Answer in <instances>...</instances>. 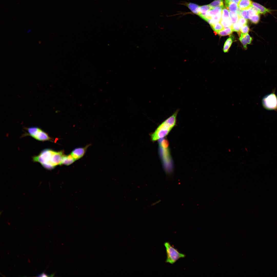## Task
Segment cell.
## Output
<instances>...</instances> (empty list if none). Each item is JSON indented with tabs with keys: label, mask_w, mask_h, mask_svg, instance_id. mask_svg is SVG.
<instances>
[{
	"label": "cell",
	"mask_w": 277,
	"mask_h": 277,
	"mask_svg": "<svg viewBox=\"0 0 277 277\" xmlns=\"http://www.w3.org/2000/svg\"><path fill=\"white\" fill-rule=\"evenodd\" d=\"M178 111V110L176 111L158 126L151 135L153 141H156L163 138L168 134L176 125Z\"/></svg>",
	"instance_id": "obj_1"
},
{
	"label": "cell",
	"mask_w": 277,
	"mask_h": 277,
	"mask_svg": "<svg viewBox=\"0 0 277 277\" xmlns=\"http://www.w3.org/2000/svg\"><path fill=\"white\" fill-rule=\"evenodd\" d=\"M164 245L165 248L166 255V263L173 264L180 259L185 256V254L179 252L169 242H165Z\"/></svg>",
	"instance_id": "obj_2"
},
{
	"label": "cell",
	"mask_w": 277,
	"mask_h": 277,
	"mask_svg": "<svg viewBox=\"0 0 277 277\" xmlns=\"http://www.w3.org/2000/svg\"><path fill=\"white\" fill-rule=\"evenodd\" d=\"M54 151L49 149L43 150L38 155L33 157V161L40 163L44 167L50 166H54L50 163L52 156Z\"/></svg>",
	"instance_id": "obj_3"
},
{
	"label": "cell",
	"mask_w": 277,
	"mask_h": 277,
	"mask_svg": "<svg viewBox=\"0 0 277 277\" xmlns=\"http://www.w3.org/2000/svg\"><path fill=\"white\" fill-rule=\"evenodd\" d=\"M275 90L271 93L264 96L262 100L263 107L269 110L277 111V96L275 93Z\"/></svg>",
	"instance_id": "obj_4"
},
{
	"label": "cell",
	"mask_w": 277,
	"mask_h": 277,
	"mask_svg": "<svg viewBox=\"0 0 277 277\" xmlns=\"http://www.w3.org/2000/svg\"><path fill=\"white\" fill-rule=\"evenodd\" d=\"M64 155L62 151L58 152L54 151L51 158V164L55 167L57 165L62 164Z\"/></svg>",
	"instance_id": "obj_5"
},
{
	"label": "cell",
	"mask_w": 277,
	"mask_h": 277,
	"mask_svg": "<svg viewBox=\"0 0 277 277\" xmlns=\"http://www.w3.org/2000/svg\"><path fill=\"white\" fill-rule=\"evenodd\" d=\"M89 146L88 145L84 147L76 148L72 151L71 154L75 160H77L83 156Z\"/></svg>",
	"instance_id": "obj_6"
},
{
	"label": "cell",
	"mask_w": 277,
	"mask_h": 277,
	"mask_svg": "<svg viewBox=\"0 0 277 277\" xmlns=\"http://www.w3.org/2000/svg\"><path fill=\"white\" fill-rule=\"evenodd\" d=\"M33 138L40 141L49 140L51 139L46 133L40 128H39Z\"/></svg>",
	"instance_id": "obj_7"
},
{
	"label": "cell",
	"mask_w": 277,
	"mask_h": 277,
	"mask_svg": "<svg viewBox=\"0 0 277 277\" xmlns=\"http://www.w3.org/2000/svg\"><path fill=\"white\" fill-rule=\"evenodd\" d=\"M223 7H224L221 6H217L207 11L206 14V21L207 22V20L209 19H210L211 17L216 15L221 12Z\"/></svg>",
	"instance_id": "obj_8"
},
{
	"label": "cell",
	"mask_w": 277,
	"mask_h": 277,
	"mask_svg": "<svg viewBox=\"0 0 277 277\" xmlns=\"http://www.w3.org/2000/svg\"><path fill=\"white\" fill-rule=\"evenodd\" d=\"M252 2L251 0H240L238 4V7L242 10L247 9L252 6Z\"/></svg>",
	"instance_id": "obj_9"
},
{
	"label": "cell",
	"mask_w": 277,
	"mask_h": 277,
	"mask_svg": "<svg viewBox=\"0 0 277 277\" xmlns=\"http://www.w3.org/2000/svg\"><path fill=\"white\" fill-rule=\"evenodd\" d=\"M252 5L257 7L259 11V14H265L271 12L272 10L267 8L255 2H252Z\"/></svg>",
	"instance_id": "obj_10"
},
{
	"label": "cell",
	"mask_w": 277,
	"mask_h": 277,
	"mask_svg": "<svg viewBox=\"0 0 277 277\" xmlns=\"http://www.w3.org/2000/svg\"><path fill=\"white\" fill-rule=\"evenodd\" d=\"M230 35V37L227 39L224 45L223 51L224 53L228 52L233 42L234 37L232 35Z\"/></svg>",
	"instance_id": "obj_11"
},
{
	"label": "cell",
	"mask_w": 277,
	"mask_h": 277,
	"mask_svg": "<svg viewBox=\"0 0 277 277\" xmlns=\"http://www.w3.org/2000/svg\"><path fill=\"white\" fill-rule=\"evenodd\" d=\"M75 160L70 154L68 155H64L63 158L62 164L69 165L73 163Z\"/></svg>",
	"instance_id": "obj_12"
},
{
	"label": "cell",
	"mask_w": 277,
	"mask_h": 277,
	"mask_svg": "<svg viewBox=\"0 0 277 277\" xmlns=\"http://www.w3.org/2000/svg\"><path fill=\"white\" fill-rule=\"evenodd\" d=\"M222 12L216 15L211 17L210 19H208L207 22L210 25L212 24L220 22Z\"/></svg>",
	"instance_id": "obj_13"
},
{
	"label": "cell",
	"mask_w": 277,
	"mask_h": 277,
	"mask_svg": "<svg viewBox=\"0 0 277 277\" xmlns=\"http://www.w3.org/2000/svg\"><path fill=\"white\" fill-rule=\"evenodd\" d=\"M186 4V6L193 13L195 14H197L199 6L196 4L191 3H187Z\"/></svg>",
	"instance_id": "obj_14"
},
{
	"label": "cell",
	"mask_w": 277,
	"mask_h": 277,
	"mask_svg": "<svg viewBox=\"0 0 277 277\" xmlns=\"http://www.w3.org/2000/svg\"><path fill=\"white\" fill-rule=\"evenodd\" d=\"M219 22L224 28H230L231 29L233 24L230 18L224 20L220 19Z\"/></svg>",
	"instance_id": "obj_15"
},
{
	"label": "cell",
	"mask_w": 277,
	"mask_h": 277,
	"mask_svg": "<svg viewBox=\"0 0 277 277\" xmlns=\"http://www.w3.org/2000/svg\"><path fill=\"white\" fill-rule=\"evenodd\" d=\"M229 11L237 12L238 9V4L233 2H229L228 5L225 6Z\"/></svg>",
	"instance_id": "obj_16"
},
{
	"label": "cell",
	"mask_w": 277,
	"mask_h": 277,
	"mask_svg": "<svg viewBox=\"0 0 277 277\" xmlns=\"http://www.w3.org/2000/svg\"><path fill=\"white\" fill-rule=\"evenodd\" d=\"M210 25L213 30L217 33L224 29V27L219 22L212 24Z\"/></svg>",
	"instance_id": "obj_17"
},
{
	"label": "cell",
	"mask_w": 277,
	"mask_h": 277,
	"mask_svg": "<svg viewBox=\"0 0 277 277\" xmlns=\"http://www.w3.org/2000/svg\"><path fill=\"white\" fill-rule=\"evenodd\" d=\"M230 18L233 24L237 23L240 17L237 12L229 11Z\"/></svg>",
	"instance_id": "obj_18"
},
{
	"label": "cell",
	"mask_w": 277,
	"mask_h": 277,
	"mask_svg": "<svg viewBox=\"0 0 277 277\" xmlns=\"http://www.w3.org/2000/svg\"><path fill=\"white\" fill-rule=\"evenodd\" d=\"M233 32V30L230 28H226L218 32L217 34L220 36H224L231 34Z\"/></svg>",
	"instance_id": "obj_19"
},
{
	"label": "cell",
	"mask_w": 277,
	"mask_h": 277,
	"mask_svg": "<svg viewBox=\"0 0 277 277\" xmlns=\"http://www.w3.org/2000/svg\"><path fill=\"white\" fill-rule=\"evenodd\" d=\"M209 5L211 9L217 6L224 7L223 0H214Z\"/></svg>",
	"instance_id": "obj_20"
},
{
	"label": "cell",
	"mask_w": 277,
	"mask_h": 277,
	"mask_svg": "<svg viewBox=\"0 0 277 277\" xmlns=\"http://www.w3.org/2000/svg\"><path fill=\"white\" fill-rule=\"evenodd\" d=\"M211 9L209 5L199 6L197 15L202 13H206L207 11Z\"/></svg>",
	"instance_id": "obj_21"
},
{
	"label": "cell",
	"mask_w": 277,
	"mask_h": 277,
	"mask_svg": "<svg viewBox=\"0 0 277 277\" xmlns=\"http://www.w3.org/2000/svg\"><path fill=\"white\" fill-rule=\"evenodd\" d=\"M230 18L229 11L225 7L223 8L221 19L224 20Z\"/></svg>",
	"instance_id": "obj_22"
},
{
	"label": "cell",
	"mask_w": 277,
	"mask_h": 277,
	"mask_svg": "<svg viewBox=\"0 0 277 277\" xmlns=\"http://www.w3.org/2000/svg\"><path fill=\"white\" fill-rule=\"evenodd\" d=\"M246 34L241 33L239 38V40L242 44L243 47L245 50L247 49V45L248 43L245 38Z\"/></svg>",
	"instance_id": "obj_23"
},
{
	"label": "cell",
	"mask_w": 277,
	"mask_h": 277,
	"mask_svg": "<svg viewBox=\"0 0 277 277\" xmlns=\"http://www.w3.org/2000/svg\"><path fill=\"white\" fill-rule=\"evenodd\" d=\"M39 128L36 127H31L28 128L27 130L29 135L33 137Z\"/></svg>",
	"instance_id": "obj_24"
},
{
	"label": "cell",
	"mask_w": 277,
	"mask_h": 277,
	"mask_svg": "<svg viewBox=\"0 0 277 277\" xmlns=\"http://www.w3.org/2000/svg\"><path fill=\"white\" fill-rule=\"evenodd\" d=\"M249 19L252 23L254 24H257L260 20V16L259 14H256L250 16Z\"/></svg>",
	"instance_id": "obj_25"
},
{
	"label": "cell",
	"mask_w": 277,
	"mask_h": 277,
	"mask_svg": "<svg viewBox=\"0 0 277 277\" xmlns=\"http://www.w3.org/2000/svg\"><path fill=\"white\" fill-rule=\"evenodd\" d=\"M241 26L238 23H236L233 24L231 29L233 31L237 32L240 31V29Z\"/></svg>",
	"instance_id": "obj_26"
},
{
	"label": "cell",
	"mask_w": 277,
	"mask_h": 277,
	"mask_svg": "<svg viewBox=\"0 0 277 277\" xmlns=\"http://www.w3.org/2000/svg\"><path fill=\"white\" fill-rule=\"evenodd\" d=\"M250 31V28L247 24L243 25L241 27L240 32L243 34L248 33Z\"/></svg>",
	"instance_id": "obj_27"
},
{
	"label": "cell",
	"mask_w": 277,
	"mask_h": 277,
	"mask_svg": "<svg viewBox=\"0 0 277 277\" xmlns=\"http://www.w3.org/2000/svg\"><path fill=\"white\" fill-rule=\"evenodd\" d=\"M241 16L246 19H249L250 15L247 9L242 10L241 12Z\"/></svg>",
	"instance_id": "obj_28"
},
{
	"label": "cell",
	"mask_w": 277,
	"mask_h": 277,
	"mask_svg": "<svg viewBox=\"0 0 277 277\" xmlns=\"http://www.w3.org/2000/svg\"><path fill=\"white\" fill-rule=\"evenodd\" d=\"M168 142L165 139L163 140L160 143V147L163 148H168Z\"/></svg>",
	"instance_id": "obj_29"
},
{
	"label": "cell",
	"mask_w": 277,
	"mask_h": 277,
	"mask_svg": "<svg viewBox=\"0 0 277 277\" xmlns=\"http://www.w3.org/2000/svg\"><path fill=\"white\" fill-rule=\"evenodd\" d=\"M248 22L247 19L243 17H240L238 21V23L241 27L243 25L247 24Z\"/></svg>",
	"instance_id": "obj_30"
},
{
	"label": "cell",
	"mask_w": 277,
	"mask_h": 277,
	"mask_svg": "<svg viewBox=\"0 0 277 277\" xmlns=\"http://www.w3.org/2000/svg\"><path fill=\"white\" fill-rule=\"evenodd\" d=\"M245 38L248 44H250L252 41V38L248 34H246Z\"/></svg>",
	"instance_id": "obj_31"
},
{
	"label": "cell",
	"mask_w": 277,
	"mask_h": 277,
	"mask_svg": "<svg viewBox=\"0 0 277 277\" xmlns=\"http://www.w3.org/2000/svg\"><path fill=\"white\" fill-rule=\"evenodd\" d=\"M240 0H229V3L230 2H235V3L237 4H238Z\"/></svg>",
	"instance_id": "obj_32"
},
{
	"label": "cell",
	"mask_w": 277,
	"mask_h": 277,
	"mask_svg": "<svg viewBox=\"0 0 277 277\" xmlns=\"http://www.w3.org/2000/svg\"><path fill=\"white\" fill-rule=\"evenodd\" d=\"M41 276V277H44V276L46 277V276H47V275L46 274H45V273H42L39 275L38 276Z\"/></svg>",
	"instance_id": "obj_33"
},
{
	"label": "cell",
	"mask_w": 277,
	"mask_h": 277,
	"mask_svg": "<svg viewBox=\"0 0 277 277\" xmlns=\"http://www.w3.org/2000/svg\"><path fill=\"white\" fill-rule=\"evenodd\" d=\"M229 0H225V6H226L229 3Z\"/></svg>",
	"instance_id": "obj_34"
}]
</instances>
